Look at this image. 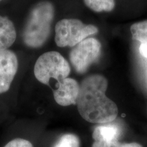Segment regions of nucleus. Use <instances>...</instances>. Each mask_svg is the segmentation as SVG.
Wrapping results in <instances>:
<instances>
[{
	"mask_svg": "<svg viewBox=\"0 0 147 147\" xmlns=\"http://www.w3.org/2000/svg\"><path fill=\"white\" fill-rule=\"evenodd\" d=\"M107 88V79L102 75H91L84 79L80 85L76 105L84 120L104 124L113 122L117 118L118 107L106 96Z\"/></svg>",
	"mask_w": 147,
	"mask_h": 147,
	"instance_id": "obj_1",
	"label": "nucleus"
},
{
	"mask_svg": "<svg viewBox=\"0 0 147 147\" xmlns=\"http://www.w3.org/2000/svg\"><path fill=\"white\" fill-rule=\"evenodd\" d=\"M55 15L53 5L42 1L33 8L23 30V41L27 46L38 48L47 42Z\"/></svg>",
	"mask_w": 147,
	"mask_h": 147,
	"instance_id": "obj_2",
	"label": "nucleus"
},
{
	"mask_svg": "<svg viewBox=\"0 0 147 147\" xmlns=\"http://www.w3.org/2000/svg\"><path fill=\"white\" fill-rule=\"evenodd\" d=\"M70 66L60 53L51 51L42 55L36 61L34 74L42 84H49L51 78L60 82L67 78L70 73Z\"/></svg>",
	"mask_w": 147,
	"mask_h": 147,
	"instance_id": "obj_3",
	"label": "nucleus"
},
{
	"mask_svg": "<svg viewBox=\"0 0 147 147\" xmlns=\"http://www.w3.org/2000/svg\"><path fill=\"white\" fill-rule=\"evenodd\" d=\"M97 32L98 29L94 25H86L78 19L66 18L56 24L55 42L59 47H74Z\"/></svg>",
	"mask_w": 147,
	"mask_h": 147,
	"instance_id": "obj_4",
	"label": "nucleus"
},
{
	"mask_svg": "<svg viewBox=\"0 0 147 147\" xmlns=\"http://www.w3.org/2000/svg\"><path fill=\"white\" fill-rule=\"evenodd\" d=\"M102 45L98 40L88 38L73 48L69 54L71 65L77 72L82 74L100 57Z\"/></svg>",
	"mask_w": 147,
	"mask_h": 147,
	"instance_id": "obj_5",
	"label": "nucleus"
},
{
	"mask_svg": "<svg viewBox=\"0 0 147 147\" xmlns=\"http://www.w3.org/2000/svg\"><path fill=\"white\" fill-rule=\"evenodd\" d=\"M18 69L16 55L9 50L0 51V93L10 89Z\"/></svg>",
	"mask_w": 147,
	"mask_h": 147,
	"instance_id": "obj_6",
	"label": "nucleus"
},
{
	"mask_svg": "<svg viewBox=\"0 0 147 147\" xmlns=\"http://www.w3.org/2000/svg\"><path fill=\"white\" fill-rule=\"evenodd\" d=\"M56 89L53 91L55 102L62 106L76 104L80 93V85L74 79L66 78L58 82Z\"/></svg>",
	"mask_w": 147,
	"mask_h": 147,
	"instance_id": "obj_7",
	"label": "nucleus"
},
{
	"mask_svg": "<svg viewBox=\"0 0 147 147\" xmlns=\"http://www.w3.org/2000/svg\"><path fill=\"white\" fill-rule=\"evenodd\" d=\"M121 131L119 124L110 122L97 126L93 132V138L95 142H109L118 140Z\"/></svg>",
	"mask_w": 147,
	"mask_h": 147,
	"instance_id": "obj_8",
	"label": "nucleus"
},
{
	"mask_svg": "<svg viewBox=\"0 0 147 147\" xmlns=\"http://www.w3.org/2000/svg\"><path fill=\"white\" fill-rule=\"evenodd\" d=\"M16 38V29L12 22L0 16V51L7 50L13 45Z\"/></svg>",
	"mask_w": 147,
	"mask_h": 147,
	"instance_id": "obj_9",
	"label": "nucleus"
},
{
	"mask_svg": "<svg viewBox=\"0 0 147 147\" xmlns=\"http://www.w3.org/2000/svg\"><path fill=\"white\" fill-rule=\"evenodd\" d=\"M130 30L133 39L140 44V53L147 59V20L133 24Z\"/></svg>",
	"mask_w": 147,
	"mask_h": 147,
	"instance_id": "obj_10",
	"label": "nucleus"
},
{
	"mask_svg": "<svg viewBox=\"0 0 147 147\" xmlns=\"http://www.w3.org/2000/svg\"><path fill=\"white\" fill-rule=\"evenodd\" d=\"M88 8L97 12H110L115 8V0H84Z\"/></svg>",
	"mask_w": 147,
	"mask_h": 147,
	"instance_id": "obj_11",
	"label": "nucleus"
},
{
	"mask_svg": "<svg viewBox=\"0 0 147 147\" xmlns=\"http://www.w3.org/2000/svg\"><path fill=\"white\" fill-rule=\"evenodd\" d=\"M80 140L76 135L66 134L60 137L53 147H80Z\"/></svg>",
	"mask_w": 147,
	"mask_h": 147,
	"instance_id": "obj_12",
	"label": "nucleus"
},
{
	"mask_svg": "<svg viewBox=\"0 0 147 147\" xmlns=\"http://www.w3.org/2000/svg\"><path fill=\"white\" fill-rule=\"evenodd\" d=\"M92 147H142L140 144L136 142L121 143L118 140L109 142H94Z\"/></svg>",
	"mask_w": 147,
	"mask_h": 147,
	"instance_id": "obj_13",
	"label": "nucleus"
},
{
	"mask_svg": "<svg viewBox=\"0 0 147 147\" xmlns=\"http://www.w3.org/2000/svg\"><path fill=\"white\" fill-rule=\"evenodd\" d=\"M4 147H34L33 144L27 140L16 138L9 142Z\"/></svg>",
	"mask_w": 147,
	"mask_h": 147,
	"instance_id": "obj_14",
	"label": "nucleus"
},
{
	"mask_svg": "<svg viewBox=\"0 0 147 147\" xmlns=\"http://www.w3.org/2000/svg\"><path fill=\"white\" fill-rule=\"evenodd\" d=\"M0 1H1V0H0Z\"/></svg>",
	"mask_w": 147,
	"mask_h": 147,
	"instance_id": "obj_15",
	"label": "nucleus"
}]
</instances>
